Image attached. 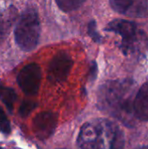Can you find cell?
<instances>
[{
	"mask_svg": "<svg viewBox=\"0 0 148 149\" xmlns=\"http://www.w3.org/2000/svg\"><path fill=\"white\" fill-rule=\"evenodd\" d=\"M105 31L121 36V49L125 54L131 53L136 49L139 32L138 26L135 23L126 19H115L107 24Z\"/></svg>",
	"mask_w": 148,
	"mask_h": 149,
	"instance_id": "obj_4",
	"label": "cell"
},
{
	"mask_svg": "<svg viewBox=\"0 0 148 149\" xmlns=\"http://www.w3.org/2000/svg\"><path fill=\"white\" fill-rule=\"evenodd\" d=\"M110 4L116 12L130 17H143L147 10V0H110Z\"/></svg>",
	"mask_w": 148,
	"mask_h": 149,
	"instance_id": "obj_8",
	"label": "cell"
},
{
	"mask_svg": "<svg viewBox=\"0 0 148 149\" xmlns=\"http://www.w3.org/2000/svg\"><path fill=\"white\" fill-rule=\"evenodd\" d=\"M77 145L80 148H122L124 134L114 122L97 119L82 126Z\"/></svg>",
	"mask_w": 148,
	"mask_h": 149,
	"instance_id": "obj_2",
	"label": "cell"
},
{
	"mask_svg": "<svg viewBox=\"0 0 148 149\" xmlns=\"http://www.w3.org/2000/svg\"><path fill=\"white\" fill-rule=\"evenodd\" d=\"M88 34L91 37V38L96 42V43H101L102 41V37L100 36V34L99 33L98 30H97V24L95 20H92L89 24H88Z\"/></svg>",
	"mask_w": 148,
	"mask_h": 149,
	"instance_id": "obj_15",
	"label": "cell"
},
{
	"mask_svg": "<svg viewBox=\"0 0 148 149\" xmlns=\"http://www.w3.org/2000/svg\"><path fill=\"white\" fill-rule=\"evenodd\" d=\"M135 83L132 79L110 80L98 92L99 108L126 126L133 123V93Z\"/></svg>",
	"mask_w": 148,
	"mask_h": 149,
	"instance_id": "obj_1",
	"label": "cell"
},
{
	"mask_svg": "<svg viewBox=\"0 0 148 149\" xmlns=\"http://www.w3.org/2000/svg\"><path fill=\"white\" fill-rule=\"evenodd\" d=\"M16 18L17 9L12 5L0 13V43L3 41L9 34Z\"/></svg>",
	"mask_w": 148,
	"mask_h": 149,
	"instance_id": "obj_10",
	"label": "cell"
},
{
	"mask_svg": "<svg viewBox=\"0 0 148 149\" xmlns=\"http://www.w3.org/2000/svg\"><path fill=\"white\" fill-rule=\"evenodd\" d=\"M41 79L42 72L40 66L36 63H31L20 70L17 77V81L25 94L34 96L39 90Z\"/></svg>",
	"mask_w": 148,
	"mask_h": 149,
	"instance_id": "obj_5",
	"label": "cell"
},
{
	"mask_svg": "<svg viewBox=\"0 0 148 149\" xmlns=\"http://www.w3.org/2000/svg\"><path fill=\"white\" fill-rule=\"evenodd\" d=\"M98 75V65L95 61H92L91 64V71H90V79L94 81Z\"/></svg>",
	"mask_w": 148,
	"mask_h": 149,
	"instance_id": "obj_16",
	"label": "cell"
},
{
	"mask_svg": "<svg viewBox=\"0 0 148 149\" xmlns=\"http://www.w3.org/2000/svg\"><path fill=\"white\" fill-rule=\"evenodd\" d=\"M85 0H56V3L60 10L68 12L80 7Z\"/></svg>",
	"mask_w": 148,
	"mask_h": 149,
	"instance_id": "obj_12",
	"label": "cell"
},
{
	"mask_svg": "<svg viewBox=\"0 0 148 149\" xmlns=\"http://www.w3.org/2000/svg\"><path fill=\"white\" fill-rule=\"evenodd\" d=\"M15 41L24 51L33 50L40 37V21L35 8H27L19 17L15 27Z\"/></svg>",
	"mask_w": 148,
	"mask_h": 149,
	"instance_id": "obj_3",
	"label": "cell"
},
{
	"mask_svg": "<svg viewBox=\"0 0 148 149\" xmlns=\"http://www.w3.org/2000/svg\"><path fill=\"white\" fill-rule=\"evenodd\" d=\"M73 61L71 55L65 51L58 52L51 60L48 65L47 78L51 83L65 81L72 68Z\"/></svg>",
	"mask_w": 148,
	"mask_h": 149,
	"instance_id": "obj_6",
	"label": "cell"
},
{
	"mask_svg": "<svg viewBox=\"0 0 148 149\" xmlns=\"http://www.w3.org/2000/svg\"><path fill=\"white\" fill-rule=\"evenodd\" d=\"M0 131L4 134H9L11 131L10 120L1 107H0Z\"/></svg>",
	"mask_w": 148,
	"mask_h": 149,
	"instance_id": "obj_14",
	"label": "cell"
},
{
	"mask_svg": "<svg viewBox=\"0 0 148 149\" xmlns=\"http://www.w3.org/2000/svg\"><path fill=\"white\" fill-rule=\"evenodd\" d=\"M134 117L141 121H148V81L137 92L133 100Z\"/></svg>",
	"mask_w": 148,
	"mask_h": 149,
	"instance_id": "obj_9",
	"label": "cell"
},
{
	"mask_svg": "<svg viewBox=\"0 0 148 149\" xmlns=\"http://www.w3.org/2000/svg\"><path fill=\"white\" fill-rule=\"evenodd\" d=\"M36 107H37V103L35 101L28 100H24L19 107V110H18L19 115L23 118L27 117L36 108Z\"/></svg>",
	"mask_w": 148,
	"mask_h": 149,
	"instance_id": "obj_13",
	"label": "cell"
},
{
	"mask_svg": "<svg viewBox=\"0 0 148 149\" xmlns=\"http://www.w3.org/2000/svg\"><path fill=\"white\" fill-rule=\"evenodd\" d=\"M58 115L52 112H43L37 114L32 120V130L39 140L50 138L56 131Z\"/></svg>",
	"mask_w": 148,
	"mask_h": 149,
	"instance_id": "obj_7",
	"label": "cell"
},
{
	"mask_svg": "<svg viewBox=\"0 0 148 149\" xmlns=\"http://www.w3.org/2000/svg\"><path fill=\"white\" fill-rule=\"evenodd\" d=\"M0 100L6 106L7 109L11 113L14 103L17 100V93L13 88L5 86L0 83Z\"/></svg>",
	"mask_w": 148,
	"mask_h": 149,
	"instance_id": "obj_11",
	"label": "cell"
}]
</instances>
